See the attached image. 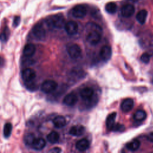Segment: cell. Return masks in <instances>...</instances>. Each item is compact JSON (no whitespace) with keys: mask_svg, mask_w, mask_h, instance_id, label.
Returning a JSON list of instances; mask_svg holds the SVG:
<instances>
[{"mask_svg":"<svg viewBox=\"0 0 153 153\" xmlns=\"http://www.w3.org/2000/svg\"><path fill=\"white\" fill-rule=\"evenodd\" d=\"M46 23L49 26L56 29H62L65 25L64 17L61 14L50 16L47 19Z\"/></svg>","mask_w":153,"mask_h":153,"instance_id":"obj_1","label":"cell"},{"mask_svg":"<svg viewBox=\"0 0 153 153\" xmlns=\"http://www.w3.org/2000/svg\"><path fill=\"white\" fill-rule=\"evenodd\" d=\"M32 33L34 37L39 41L44 39L46 36V31L41 23H37L33 26Z\"/></svg>","mask_w":153,"mask_h":153,"instance_id":"obj_2","label":"cell"},{"mask_svg":"<svg viewBox=\"0 0 153 153\" xmlns=\"http://www.w3.org/2000/svg\"><path fill=\"white\" fill-rule=\"evenodd\" d=\"M86 39L90 45H95L97 44L101 39V32L94 30H88Z\"/></svg>","mask_w":153,"mask_h":153,"instance_id":"obj_3","label":"cell"},{"mask_svg":"<svg viewBox=\"0 0 153 153\" xmlns=\"http://www.w3.org/2000/svg\"><path fill=\"white\" fill-rule=\"evenodd\" d=\"M57 88V83L53 80L48 79L44 81L41 86L42 91L45 93H51Z\"/></svg>","mask_w":153,"mask_h":153,"instance_id":"obj_4","label":"cell"},{"mask_svg":"<svg viewBox=\"0 0 153 153\" xmlns=\"http://www.w3.org/2000/svg\"><path fill=\"white\" fill-rule=\"evenodd\" d=\"M72 15L77 19H81L85 16L87 10L84 5L79 4L75 5L72 10Z\"/></svg>","mask_w":153,"mask_h":153,"instance_id":"obj_5","label":"cell"},{"mask_svg":"<svg viewBox=\"0 0 153 153\" xmlns=\"http://www.w3.org/2000/svg\"><path fill=\"white\" fill-rule=\"evenodd\" d=\"M68 53L70 57L73 59H76L81 54V50L77 44H72L68 48Z\"/></svg>","mask_w":153,"mask_h":153,"instance_id":"obj_6","label":"cell"},{"mask_svg":"<svg viewBox=\"0 0 153 153\" xmlns=\"http://www.w3.org/2000/svg\"><path fill=\"white\" fill-rule=\"evenodd\" d=\"M65 29L68 35H75L78 29V26L76 22L74 21H69L65 23L64 26Z\"/></svg>","mask_w":153,"mask_h":153,"instance_id":"obj_7","label":"cell"},{"mask_svg":"<svg viewBox=\"0 0 153 153\" xmlns=\"http://www.w3.org/2000/svg\"><path fill=\"white\" fill-rule=\"evenodd\" d=\"M134 13V7L131 4L124 5L121 8V14L123 17L126 18L130 17Z\"/></svg>","mask_w":153,"mask_h":153,"instance_id":"obj_8","label":"cell"},{"mask_svg":"<svg viewBox=\"0 0 153 153\" xmlns=\"http://www.w3.org/2000/svg\"><path fill=\"white\" fill-rule=\"evenodd\" d=\"M22 76L25 81H32L34 80L36 77V73L32 69L27 68L22 71Z\"/></svg>","mask_w":153,"mask_h":153,"instance_id":"obj_9","label":"cell"},{"mask_svg":"<svg viewBox=\"0 0 153 153\" xmlns=\"http://www.w3.org/2000/svg\"><path fill=\"white\" fill-rule=\"evenodd\" d=\"M78 101V97L74 93H70L65 96L63 102L67 106H73Z\"/></svg>","mask_w":153,"mask_h":153,"instance_id":"obj_10","label":"cell"},{"mask_svg":"<svg viewBox=\"0 0 153 153\" xmlns=\"http://www.w3.org/2000/svg\"><path fill=\"white\" fill-rule=\"evenodd\" d=\"M112 55L111 48L108 45H105L102 47L100 51V56L104 61H108L110 59Z\"/></svg>","mask_w":153,"mask_h":153,"instance_id":"obj_11","label":"cell"},{"mask_svg":"<svg viewBox=\"0 0 153 153\" xmlns=\"http://www.w3.org/2000/svg\"><path fill=\"white\" fill-rule=\"evenodd\" d=\"M94 95V90L90 87H85L81 90L80 96L85 100H90Z\"/></svg>","mask_w":153,"mask_h":153,"instance_id":"obj_12","label":"cell"},{"mask_svg":"<svg viewBox=\"0 0 153 153\" xmlns=\"http://www.w3.org/2000/svg\"><path fill=\"white\" fill-rule=\"evenodd\" d=\"M46 145V142L45 140L41 137L39 138H35L34 140L32 147L33 149L36 151H40L42 150Z\"/></svg>","mask_w":153,"mask_h":153,"instance_id":"obj_13","label":"cell"},{"mask_svg":"<svg viewBox=\"0 0 153 153\" xmlns=\"http://www.w3.org/2000/svg\"><path fill=\"white\" fill-rule=\"evenodd\" d=\"M35 51L36 47L35 45L32 44H27L25 46L23 53L25 57H30L35 54Z\"/></svg>","mask_w":153,"mask_h":153,"instance_id":"obj_14","label":"cell"},{"mask_svg":"<svg viewBox=\"0 0 153 153\" xmlns=\"http://www.w3.org/2000/svg\"><path fill=\"white\" fill-rule=\"evenodd\" d=\"M134 102L133 99L127 98L124 99L121 104V108L124 112L130 111L133 107Z\"/></svg>","mask_w":153,"mask_h":153,"instance_id":"obj_15","label":"cell"},{"mask_svg":"<svg viewBox=\"0 0 153 153\" xmlns=\"http://www.w3.org/2000/svg\"><path fill=\"white\" fill-rule=\"evenodd\" d=\"M85 131V128L82 126L76 125L72 126L70 130L69 133L74 136H79L83 134Z\"/></svg>","mask_w":153,"mask_h":153,"instance_id":"obj_16","label":"cell"},{"mask_svg":"<svg viewBox=\"0 0 153 153\" xmlns=\"http://www.w3.org/2000/svg\"><path fill=\"white\" fill-rule=\"evenodd\" d=\"M53 124L56 128H62L66 124V121L63 116H57L53 119Z\"/></svg>","mask_w":153,"mask_h":153,"instance_id":"obj_17","label":"cell"},{"mask_svg":"<svg viewBox=\"0 0 153 153\" xmlns=\"http://www.w3.org/2000/svg\"><path fill=\"white\" fill-rule=\"evenodd\" d=\"M89 142L86 139H82L76 143V148L79 151H84L89 147Z\"/></svg>","mask_w":153,"mask_h":153,"instance_id":"obj_18","label":"cell"},{"mask_svg":"<svg viewBox=\"0 0 153 153\" xmlns=\"http://www.w3.org/2000/svg\"><path fill=\"white\" fill-rule=\"evenodd\" d=\"M147 14H148V12L146 10H142L140 11H139L137 14H136V19L137 20V21L140 23V24H144L146 22V17H147Z\"/></svg>","mask_w":153,"mask_h":153,"instance_id":"obj_19","label":"cell"},{"mask_svg":"<svg viewBox=\"0 0 153 153\" xmlns=\"http://www.w3.org/2000/svg\"><path fill=\"white\" fill-rule=\"evenodd\" d=\"M47 138L50 143L54 144L58 142L59 139V134L57 132L55 131H52L48 134Z\"/></svg>","mask_w":153,"mask_h":153,"instance_id":"obj_20","label":"cell"},{"mask_svg":"<svg viewBox=\"0 0 153 153\" xmlns=\"http://www.w3.org/2000/svg\"><path fill=\"white\" fill-rule=\"evenodd\" d=\"M140 145V143L139 140L134 139L131 142H129L127 145V148L130 151H135L138 149Z\"/></svg>","mask_w":153,"mask_h":153,"instance_id":"obj_21","label":"cell"},{"mask_svg":"<svg viewBox=\"0 0 153 153\" xmlns=\"http://www.w3.org/2000/svg\"><path fill=\"white\" fill-rule=\"evenodd\" d=\"M116 118V112H112L106 118V126L109 129H111L114 124H115V120Z\"/></svg>","mask_w":153,"mask_h":153,"instance_id":"obj_22","label":"cell"},{"mask_svg":"<svg viewBox=\"0 0 153 153\" xmlns=\"http://www.w3.org/2000/svg\"><path fill=\"white\" fill-rule=\"evenodd\" d=\"M146 117V112L143 110L137 111L134 115V118L137 121H143Z\"/></svg>","mask_w":153,"mask_h":153,"instance_id":"obj_23","label":"cell"},{"mask_svg":"<svg viewBox=\"0 0 153 153\" xmlns=\"http://www.w3.org/2000/svg\"><path fill=\"white\" fill-rule=\"evenodd\" d=\"M35 138L36 137L33 133H27L24 137V142L26 145L32 146V145Z\"/></svg>","mask_w":153,"mask_h":153,"instance_id":"obj_24","label":"cell"},{"mask_svg":"<svg viewBox=\"0 0 153 153\" xmlns=\"http://www.w3.org/2000/svg\"><path fill=\"white\" fill-rule=\"evenodd\" d=\"M117 9V6L115 3L110 2L106 4L105 10L109 14H114Z\"/></svg>","mask_w":153,"mask_h":153,"instance_id":"obj_25","label":"cell"},{"mask_svg":"<svg viewBox=\"0 0 153 153\" xmlns=\"http://www.w3.org/2000/svg\"><path fill=\"white\" fill-rule=\"evenodd\" d=\"M12 125L10 123H7L4 125V136L5 138H8L12 131Z\"/></svg>","mask_w":153,"mask_h":153,"instance_id":"obj_26","label":"cell"},{"mask_svg":"<svg viewBox=\"0 0 153 153\" xmlns=\"http://www.w3.org/2000/svg\"><path fill=\"white\" fill-rule=\"evenodd\" d=\"M25 85L26 88L31 91H35L38 89V86L33 81V80L29 81H25Z\"/></svg>","mask_w":153,"mask_h":153,"instance_id":"obj_27","label":"cell"},{"mask_svg":"<svg viewBox=\"0 0 153 153\" xmlns=\"http://www.w3.org/2000/svg\"><path fill=\"white\" fill-rule=\"evenodd\" d=\"M10 36V30L7 27H5L0 34V39L2 42H6Z\"/></svg>","mask_w":153,"mask_h":153,"instance_id":"obj_28","label":"cell"},{"mask_svg":"<svg viewBox=\"0 0 153 153\" xmlns=\"http://www.w3.org/2000/svg\"><path fill=\"white\" fill-rule=\"evenodd\" d=\"M111 129L114 131H122L124 130V126L120 124H114Z\"/></svg>","mask_w":153,"mask_h":153,"instance_id":"obj_29","label":"cell"},{"mask_svg":"<svg viewBox=\"0 0 153 153\" xmlns=\"http://www.w3.org/2000/svg\"><path fill=\"white\" fill-rule=\"evenodd\" d=\"M140 59L143 63H148L150 60V56L146 53H143L140 57Z\"/></svg>","mask_w":153,"mask_h":153,"instance_id":"obj_30","label":"cell"},{"mask_svg":"<svg viewBox=\"0 0 153 153\" xmlns=\"http://www.w3.org/2000/svg\"><path fill=\"white\" fill-rule=\"evenodd\" d=\"M20 22V17L19 16H16L13 20V26L17 27Z\"/></svg>","mask_w":153,"mask_h":153,"instance_id":"obj_31","label":"cell"},{"mask_svg":"<svg viewBox=\"0 0 153 153\" xmlns=\"http://www.w3.org/2000/svg\"><path fill=\"white\" fill-rule=\"evenodd\" d=\"M61 149L60 148H58V147H56V148H54L51 149H50L49 151V152H52V153H59V152H61Z\"/></svg>","mask_w":153,"mask_h":153,"instance_id":"obj_32","label":"cell"},{"mask_svg":"<svg viewBox=\"0 0 153 153\" xmlns=\"http://www.w3.org/2000/svg\"><path fill=\"white\" fill-rule=\"evenodd\" d=\"M147 139L148 140H149L150 142H153V132L149 133L148 136H147Z\"/></svg>","mask_w":153,"mask_h":153,"instance_id":"obj_33","label":"cell"},{"mask_svg":"<svg viewBox=\"0 0 153 153\" xmlns=\"http://www.w3.org/2000/svg\"><path fill=\"white\" fill-rule=\"evenodd\" d=\"M4 65V59L2 57H0V67L3 66Z\"/></svg>","mask_w":153,"mask_h":153,"instance_id":"obj_34","label":"cell"}]
</instances>
